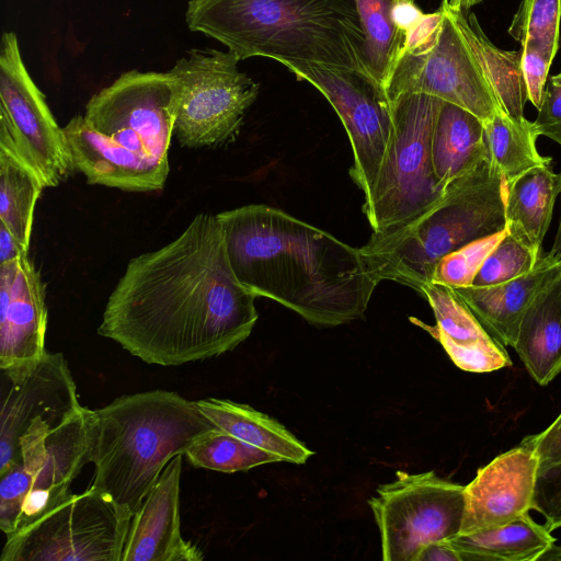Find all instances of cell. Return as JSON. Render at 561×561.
I'll return each instance as SVG.
<instances>
[{"label":"cell","instance_id":"6da1fadb","mask_svg":"<svg viewBox=\"0 0 561 561\" xmlns=\"http://www.w3.org/2000/svg\"><path fill=\"white\" fill-rule=\"evenodd\" d=\"M255 298L230 266L216 215L201 213L173 241L128 262L98 333L148 364L204 360L249 337Z\"/></svg>","mask_w":561,"mask_h":561},{"label":"cell","instance_id":"7a4b0ae2","mask_svg":"<svg viewBox=\"0 0 561 561\" xmlns=\"http://www.w3.org/2000/svg\"><path fill=\"white\" fill-rule=\"evenodd\" d=\"M237 279L317 327L363 319L378 282L359 248L282 209L250 204L216 215Z\"/></svg>","mask_w":561,"mask_h":561},{"label":"cell","instance_id":"3957f363","mask_svg":"<svg viewBox=\"0 0 561 561\" xmlns=\"http://www.w3.org/2000/svg\"><path fill=\"white\" fill-rule=\"evenodd\" d=\"M185 21L239 60L260 56L371 77L354 0H190Z\"/></svg>","mask_w":561,"mask_h":561},{"label":"cell","instance_id":"277c9868","mask_svg":"<svg viewBox=\"0 0 561 561\" xmlns=\"http://www.w3.org/2000/svg\"><path fill=\"white\" fill-rule=\"evenodd\" d=\"M92 486L133 515L165 466L217 426L190 401L161 389L91 411Z\"/></svg>","mask_w":561,"mask_h":561},{"label":"cell","instance_id":"5b68a950","mask_svg":"<svg viewBox=\"0 0 561 561\" xmlns=\"http://www.w3.org/2000/svg\"><path fill=\"white\" fill-rule=\"evenodd\" d=\"M504 229L505 182L488 156L450 182L427 211L390 232H373L359 251L378 283L393 280L420 294L440 259Z\"/></svg>","mask_w":561,"mask_h":561},{"label":"cell","instance_id":"8992f818","mask_svg":"<svg viewBox=\"0 0 561 561\" xmlns=\"http://www.w3.org/2000/svg\"><path fill=\"white\" fill-rule=\"evenodd\" d=\"M443 100L405 94L391 102L394 128L380 172L363 211L374 233L414 220L443 197L432 163V135Z\"/></svg>","mask_w":561,"mask_h":561},{"label":"cell","instance_id":"52a82bcc","mask_svg":"<svg viewBox=\"0 0 561 561\" xmlns=\"http://www.w3.org/2000/svg\"><path fill=\"white\" fill-rule=\"evenodd\" d=\"M91 411L55 425L39 419L19 440L14 466L1 473L0 527L9 536L59 504L90 462Z\"/></svg>","mask_w":561,"mask_h":561},{"label":"cell","instance_id":"ba28073f","mask_svg":"<svg viewBox=\"0 0 561 561\" xmlns=\"http://www.w3.org/2000/svg\"><path fill=\"white\" fill-rule=\"evenodd\" d=\"M131 516L92 485L7 536L1 561H122Z\"/></svg>","mask_w":561,"mask_h":561},{"label":"cell","instance_id":"9c48e42d","mask_svg":"<svg viewBox=\"0 0 561 561\" xmlns=\"http://www.w3.org/2000/svg\"><path fill=\"white\" fill-rule=\"evenodd\" d=\"M239 61L229 50L194 48L170 69L179 92L174 136L182 147L220 146L237 135L260 90Z\"/></svg>","mask_w":561,"mask_h":561},{"label":"cell","instance_id":"30bf717a","mask_svg":"<svg viewBox=\"0 0 561 561\" xmlns=\"http://www.w3.org/2000/svg\"><path fill=\"white\" fill-rule=\"evenodd\" d=\"M368 504L380 533L382 560L414 561L422 546L460 533L465 485L434 471H397L396 479L379 485Z\"/></svg>","mask_w":561,"mask_h":561},{"label":"cell","instance_id":"8fae6325","mask_svg":"<svg viewBox=\"0 0 561 561\" xmlns=\"http://www.w3.org/2000/svg\"><path fill=\"white\" fill-rule=\"evenodd\" d=\"M0 147L31 167L45 187H56L75 170L62 127L31 78L13 32L0 45Z\"/></svg>","mask_w":561,"mask_h":561},{"label":"cell","instance_id":"7c38bea8","mask_svg":"<svg viewBox=\"0 0 561 561\" xmlns=\"http://www.w3.org/2000/svg\"><path fill=\"white\" fill-rule=\"evenodd\" d=\"M178 85L170 72L129 70L95 93L84 118L99 133L170 170Z\"/></svg>","mask_w":561,"mask_h":561},{"label":"cell","instance_id":"4fadbf2b","mask_svg":"<svg viewBox=\"0 0 561 561\" xmlns=\"http://www.w3.org/2000/svg\"><path fill=\"white\" fill-rule=\"evenodd\" d=\"M297 80L320 91L348 136L350 175L366 197L380 172L394 128L393 108L383 88L370 76L309 62L284 65Z\"/></svg>","mask_w":561,"mask_h":561},{"label":"cell","instance_id":"5bb4252c","mask_svg":"<svg viewBox=\"0 0 561 561\" xmlns=\"http://www.w3.org/2000/svg\"><path fill=\"white\" fill-rule=\"evenodd\" d=\"M439 34L430 47L404 54L385 88L390 102L423 93L458 105L482 121L502 111L473 54L445 4Z\"/></svg>","mask_w":561,"mask_h":561},{"label":"cell","instance_id":"9a60e30c","mask_svg":"<svg viewBox=\"0 0 561 561\" xmlns=\"http://www.w3.org/2000/svg\"><path fill=\"white\" fill-rule=\"evenodd\" d=\"M0 474L18 461L19 440L39 419L59 425L78 414L76 382L61 353L46 352L38 360L1 370Z\"/></svg>","mask_w":561,"mask_h":561},{"label":"cell","instance_id":"2e32d148","mask_svg":"<svg viewBox=\"0 0 561 561\" xmlns=\"http://www.w3.org/2000/svg\"><path fill=\"white\" fill-rule=\"evenodd\" d=\"M538 458L522 440L480 468L465 485V514L459 534L505 525L531 510Z\"/></svg>","mask_w":561,"mask_h":561},{"label":"cell","instance_id":"e0dca14e","mask_svg":"<svg viewBox=\"0 0 561 561\" xmlns=\"http://www.w3.org/2000/svg\"><path fill=\"white\" fill-rule=\"evenodd\" d=\"M46 329L45 284L28 254L0 264V370L38 360Z\"/></svg>","mask_w":561,"mask_h":561},{"label":"cell","instance_id":"ac0fdd59","mask_svg":"<svg viewBox=\"0 0 561 561\" xmlns=\"http://www.w3.org/2000/svg\"><path fill=\"white\" fill-rule=\"evenodd\" d=\"M183 455L175 456L133 515L122 561H201V549L185 540L180 523Z\"/></svg>","mask_w":561,"mask_h":561},{"label":"cell","instance_id":"d6986e66","mask_svg":"<svg viewBox=\"0 0 561 561\" xmlns=\"http://www.w3.org/2000/svg\"><path fill=\"white\" fill-rule=\"evenodd\" d=\"M62 129L75 168L89 184L129 192H151L164 187L170 170L99 133L83 115L73 116Z\"/></svg>","mask_w":561,"mask_h":561},{"label":"cell","instance_id":"ffe728a7","mask_svg":"<svg viewBox=\"0 0 561 561\" xmlns=\"http://www.w3.org/2000/svg\"><path fill=\"white\" fill-rule=\"evenodd\" d=\"M561 273V260L540 255L527 274L489 287L454 288L488 333L503 346L513 347L520 320L534 297Z\"/></svg>","mask_w":561,"mask_h":561},{"label":"cell","instance_id":"44dd1931","mask_svg":"<svg viewBox=\"0 0 561 561\" xmlns=\"http://www.w3.org/2000/svg\"><path fill=\"white\" fill-rule=\"evenodd\" d=\"M513 348L540 386L561 371V273L527 307Z\"/></svg>","mask_w":561,"mask_h":561},{"label":"cell","instance_id":"7402d4cb","mask_svg":"<svg viewBox=\"0 0 561 561\" xmlns=\"http://www.w3.org/2000/svg\"><path fill=\"white\" fill-rule=\"evenodd\" d=\"M195 402L218 428L277 456L282 461L304 465L314 454L278 421L248 404L217 398Z\"/></svg>","mask_w":561,"mask_h":561},{"label":"cell","instance_id":"603a6c76","mask_svg":"<svg viewBox=\"0 0 561 561\" xmlns=\"http://www.w3.org/2000/svg\"><path fill=\"white\" fill-rule=\"evenodd\" d=\"M432 163L446 186L489 156L482 121L469 111L442 102L432 135Z\"/></svg>","mask_w":561,"mask_h":561},{"label":"cell","instance_id":"cb8c5ba5","mask_svg":"<svg viewBox=\"0 0 561 561\" xmlns=\"http://www.w3.org/2000/svg\"><path fill=\"white\" fill-rule=\"evenodd\" d=\"M473 54L501 110L515 119L524 117L527 100L522 73V51L500 49L486 37L474 13L453 10L442 0Z\"/></svg>","mask_w":561,"mask_h":561},{"label":"cell","instance_id":"d4e9b609","mask_svg":"<svg viewBox=\"0 0 561 561\" xmlns=\"http://www.w3.org/2000/svg\"><path fill=\"white\" fill-rule=\"evenodd\" d=\"M561 192V172L534 168L505 184L506 230L541 252L556 199Z\"/></svg>","mask_w":561,"mask_h":561},{"label":"cell","instance_id":"484cf974","mask_svg":"<svg viewBox=\"0 0 561 561\" xmlns=\"http://www.w3.org/2000/svg\"><path fill=\"white\" fill-rule=\"evenodd\" d=\"M462 561H537L556 538L528 513L499 527L448 540Z\"/></svg>","mask_w":561,"mask_h":561},{"label":"cell","instance_id":"4316f807","mask_svg":"<svg viewBox=\"0 0 561 561\" xmlns=\"http://www.w3.org/2000/svg\"><path fill=\"white\" fill-rule=\"evenodd\" d=\"M482 124L490 159L505 184L534 168L550 167L551 159L537 150L539 134L534 122L515 119L499 111Z\"/></svg>","mask_w":561,"mask_h":561},{"label":"cell","instance_id":"83f0119b","mask_svg":"<svg viewBox=\"0 0 561 561\" xmlns=\"http://www.w3.org/2000/svg\"><path fill=\"white\" fill-rule=\"evenodd\" d=\"M45 188L38 174L0 147V222L28 253L37 199Z\"/></svg>","mask_w":561,"mask_h":561},{"label":"cell","instance_id":"f1b7e54d","mask_svg":"<svg viewBox=\"0 0 561 561\" xmlns=\"http://www.w3.org/2000/svg\"><path fill=\"white\" fill-rule=\"evenodd\" d=\"M364 33L363 54L371 77L386 88L400 59L405 36L391 19L392 0H354Z\"/></svg>","mask_w":561,"mask_h":561},{"label":"cell","instance_id":"f546056e","mask_svg":"<svg viewBox=\"0 0 561 561\" xmlns=\"http://www.w3.org/2000/svg\"><path fill=\"white\" fill-rule=\"evenodd\" d=\"M184 456L196 468L233 473L282 461L277 456L255 447L216 427L193 443Z\"/></svg>","mask_w":561,"mask_h":561},{"label":"cell","instance_id":"4dcf8cb0","mask_svg":"<svg viewBox=\"0 0 561 561\" xmlns=\"http://www.w3.org/2000/svg\"><path fill=\"white\" fill-rule=\"evenodd\" d=\"M436 319L437 328L458 344L492 337L454 288L428 283L420 291Z\"/></svg>","mask_w":561,"mask_h":561},{"label":"cell","instance_id":"1f68e13d","mask_svg":"<svg viewBox=\"0 0 561 561\" xmlns=\"http://www.w3.org/2000/svg\"><path fill=\"white\" fill-rule=\"evenodd\" d=\"M541 252L534 250L507 232L490 252L471 286L489 287L503 284L529 273Z\"/></svg>","mask_w":561,"mask_h":561},{"label":"cell","instance_id":"d6a6232c","mask_svg":"<svg viewBox=\"0 0 561 561\" xmlns=\"http://www.w3.org/2000/svg\"><path fill=\"white\" fill-rule=\"evenodd\" d=\"M410 321L437 340L454 364L462 370L488 373L512 366L505 346L493 337L468 344H458L440 331L436 324L430 325L413 317L410 318Z\"/></svg>","mask_w":561,"mask_h":561},{"label":"cell","instance_id":"836d02e7","mask_svg":"<svg viewBox=\"0 0 561 561\" xmlns=\"http://www.w3.org/2000/svg\"><path fill=\"white\" fill-rule=\"evenodd\" d=\"M561 0H522L507 33L517 42L559 48Z\"/></svg>","mask_w":561,"mask_h":561},{"label":"cell","instance_id":"e575fe53","mask_svg":"<svg viewBox=\"0 0 561 561\" xmlns=\"http://www.w3.org/2000/svg\"><path fill=\"white\" fill-rule=\"evenodd\" d=\"M505 234L506 229L448 253L436 264L431 283L451 288L471 286L482 263Z\"/></svg>","mask_w":561,"mask_h":561},{"label":"cell","instance_id":"d590c367","mask_svg":"<svg viewBox=\"0 0 561 561\" xmlns=\"http://www.w3.org/2000/svg\"><path fill=\"white\" fill-rule=\"evenodd\" d=\"M531 508L545 517L549 531L561 527V459L538 467Z\"/></svg>","mask_w":561,"mask_h":561},{"label":"cell","instance_id":"8d00e7d4","mask_svg":"<svg viewBox=\"0 0 561 561\" xmlns=\"http://www.w3.org/2000/svg\"><path fill=\"white\" fill-rule=\"evenodd\" d=\"M520 46V66L527 100L539 110L548 72L558 50L535 41H526Z\"/></svg>","mask_w":561,"mask_h":561},{"label":"cell","instance_id":"74e56055","mask_svg":"<svg viewBox=\"0 0 561 561\" xmlns=\"http://www.w3.org/2000/svg\"><path fill=\"white\" fill-rule=\"evenodd\" d=\"M534 124L539 136H546L561 146V72L548 78Z\"/></svg>","mask_w":561,"mask_h":561},{"label":"cell","instance_id":"f35d334b","mask_svg":"<svg viewBox=\"0 0 561 561\" xmlns=\"http://www.w3.org/2000/svg\"><path fill=\"white\" fill-rule=\"evenodd\" d=\"M442 7L433 13H425L423 18L407 33L401 56L423 50L436 41L444 20Z\"/></svg>","mask_w":561,"mask_h":561},{"label":"cell","instance_id":"ab89813d","mask_svg":"<svg viewBox=\"0 0 561 561\" xmlns=\"http://www.w3.org/2000/svg\"><path fill=\"white\" fill-rule=\"evenodd\" d=\"M535 450L538 467L551 465L561 459V413L542 432L525 437Z\"/></svg>","mask_w":561,"mask_h":561},{"label":"cell","instance_id":"60d3db41","mask_svg":"<svg viewBox=\"0 0 561 561\" xmlns=\"http://www.w3.org/2000/svg\"><path fill=\"white\" fill-rule=\"evenodd\" d=\"M390 13L396 27L404 36L425 14L415 0H392Z\"/></svg>","mask_w":561,"mask_h":561},{"label":"cell","instance_id":"b9f144b4","mask_svg":"<svg viewBox=\"0 0 561 561\" xmlns=\"http://www.w3.org/2000/svg\"><path fill=\"white\" fill-rule=\"evenodd\" d=\"M414 561H462V559L448 540H439L422 546Z\"/></svg>","mask_w":561,"mask_h":561},{"label":"cell","instance_id":"7bdbcfd3","mask_svg":"<svg viewBox=\"0 0 561 561\" xmlns=\"http://www.w3.org/2000/svg\"><path fill=\"white\" fill-rule=\"evenodd\" d=\"M26 253L10 230L0 222V264L13 261Z\"/></svg>","mask_w":561,"mask_h":561},{"label":"cell","instance_id":"ee69618b","mask_svg":"<svg viewBox=\"0 0 561 561\" xmlns=\"http://www.w3.org/2000/svg\"><path fill=\"white\" fill-rule=\"evenodd\" d=\"M447 5L453 10H461L468 12L473 5L482 2L483 0H445Z\"/></svg>","mask_w":561,"mask_h":561},{"label":"cell","instance_id":"f6af8a7d","mask_svg":"<svg viewBox=\"0 0 561 561\" xmlns=\"http://www.w3.org/2000/svg\"><path fill=\"white\" fill-rule=\"evenodd\" d=\"M543 561H561V547L552 543L537 559Z\"/></svg>","mask_w":561,"mask_h":561},{"label":"cell","instance_id":"bcb514c9","mask_svg":"<svg viewBox=\"0 0 561 561\" xmlns=\"http://www.w3.org/2000/svg\"><path fill=\"white\" fill-rule=\"evenodd\" d=\"M553 257L561 260V218L554 237L552 248L549 252Z\"/></svg>","mask_w":561,"mask_h":561}]
</instances>
